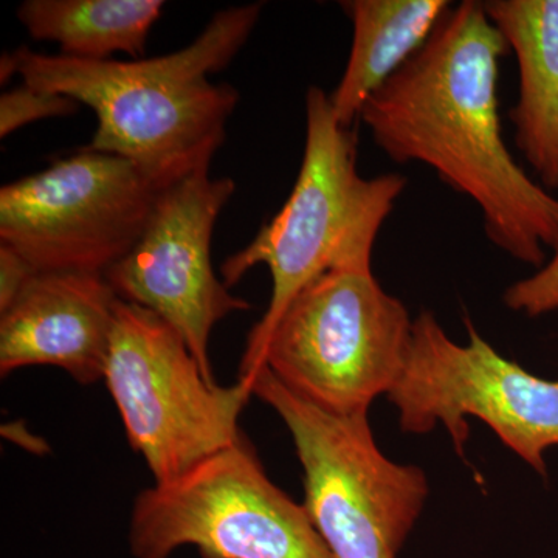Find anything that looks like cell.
<instances>
[{
  "label": "cell",
  "instance_id": "cell-1",
  "mask_svg": "<svg viewBox=\"0 0 558 558\" xmlns=\"http://www.w3.org/2000/svg\"><path fill=\"white\" fill-rule=\"evenodd\" d=\"M509 51L483 2L451 5L425 46L366 101L360 120L388 159L435 171L478 207L492 244L538 270L558 247V197L506 145L498 75Z\"/></svg>",
  "mask_w": 558,
  "mask_h": 558
},
{
  "label": "cell",
  "instance_id": "cell-2",
  "mask_svg": "<svg viewBox=\"0 0 558 558\" xmlns=\"http://www.w3.org/2000/svg\"><path fill=\"white\" fill-rule=\"evenodd\" d=\"M263 3L215 14L185 49L140 60H80L13 51L16 73L33 89L89 106L98 126L86 149L137 165L160 189L209 170L222 146L240 92L209 81L245 46Z\"/></svg>",
  "mask_w": 558,
  "mask_h": 558
},
{
  "label": "cell",
  "instance_id": "cell-3",
  "mask_svg": "<svg viewBox=\"0 0 558 558\" xmlns=\"http://www.w3.org/2000/svg\"><path fill=\"white\" fill-rule=\"evenodd\" d=\"M357 135L333 116L329 94H306L303 161L289 199L247 247L220 266L227 288L258 264L269 267V307L248 333L242 360L252 359L293 296L333 270H371L373 250L409 180L365 178L359 171Z\"/></svg>",
  "mask_w": 558,
  "mask_h": 558
},
{
  "label": "cell",
  "instance_id": "cell-4",
  "mask_svg": "<svg viewBox=\"0 0 558 558\" xmlns=\"http://www.w3.org/2000/svg\"><path fill=\"white\" fill-rule=\"evenodd\" d=\"M414 319L373 270H333L300 290L240 377L267 366L301 399L340 416L369 414L405 366Z\"/></svg>",
  "mask_w": 558,
  "mask_h": 558
},
{
  "label": "cell",
  "instance_id": "cell-5",
  "mask_svg": "<svg viewBox=\"0 0 558 558\" xmlns=\"http://www.w3.org/2000/svg\"><path fill=\"white\" fill-rule=\"evenodd\" d=\"M240 379L288 427L303 468V508L333 558H398L428 498L424 470L385 457L368 414L318 409L267 366Z\"/></svg>",
  "mask_w": 558,
  "mask_h": 558
},
{
  "label": "cell",
  "instance_id": "cell-6",
  "mask_svg": "<svg viewBox=\"0 0 558 558\" xmlns=\"http://www.w3.org/2000/svg\"><path fill=\"white\" fill-rule=\"evenodd\" d=\"M105 381L156 484L186 475L245 438L240 416L252 385L209 380L182 337L138 304H117Z\"/></svg>",
  "mask_w": 558,
  "mask_h": 558
},
{
  "label": "cell",
  "instance_id": "cell-7",
  "mask_svg": "<svg viewBox=\"0 0 558 558\" xmlns=\"http://www.w3.org/2000/svg\"><path fill=\"white\" fill-rule=\"evenodd\" d=\"M333 558L303 505L267 475L247 439L180 478L140 492L131 512L134 558Z\"/></svg>",
  "mask_w": 558,
  "mask_h": 558
},
{
  "label": "cell",
  "instance_id": "cell-8",
  "mask_svg": "<svg viewBox=\"0 0 558 558\" xmlns=\"http://www.w3.org/2000/svg\"><path fill=\"white\" fill-rule=\"evenodd\" d=\"M469 343L459 344L425 311L414 318L405 366L388 398L403 433L425 435L438 425L459 457L469 440L465 417H476L539 475L545 451L558 446V380L542 379L502 357L465 318Z\"/></svg>",
  "mask_w": 558,
  "mask_h": 558
},
{
  "label": "cell",
  "instance_id": "cell-9",
  "mask_svg": "<svg viewBox=\"0 0 558 558\" xmlns=\"http://www.w3.org/2000/svg\"><path fill=\"white\" fill-rule=\"evenodd\" d=\"M137 165L83 148L0 190V242L36 271L105 275L135 247L160 191Z\"/></svg>",
  "mask_w": 558,
  "mask_h": 558
},
{
  "label": "cell",
  "instance_id": "cell-10",
  "mask_svg": "<svg viewBox=\"0 0 558 558\" xmlns=\"http://www.w3.org/2000/svg\"><path fill=\"white\" fill-rule=\"evenodd\" d=\"M234 191L233 179L209 178L208 170L161 190L135 247L105 274L120 300L167 322L213 381L211 330L233 312L250 310L211 264L213 231Z\"/></svg>",
  "mask_w": 558,
  "mask_h": 558
},
{
  "label": "cell",
  "instance_id": "cell-11",
  "mask_svg": "<svg viewBox=\"0 0 558 558\" xmlns=\"http://www.w3.org/2000/svg\"><path fill=\"white\" fill-rule=\"evenodd\" d=\"M119 296L105 275L38 271L0 314V373L64 369L78 384L105 379Z\"/></svg>",
  "mask_w": 558,
  "mask_h": 558
},
{
  "label": "cell",
  "instance_id": "cell-12",
  "mask_svg": "<svg viewBox=\"0 0 558 558\" xmlns=\"http://www.w3.org/2000/svg\"><path fill=\"white\" fill-rule=\"evenodd\" d=\"M488 20L515 54L513 138L546 190H558V0H487Z\"/></svg>",
  "mask_w": 558,
  "mask_h": 558
},
{
  "label": "cell",
  "instance_id": "cell-13",
  "mask_svg": "<svg viewBox=\"0 0 558 558\" xmlns=\"http://www.w3.org/2000/svg\"><path fill=\"white\" fill-rule=\"evenodd\" d=\"M352 24L347 69L332 94L333 116L344 128L360 119L366 101L417 53L453 3L449 0H348Z\"/></svg>",
  "mask_w": 558,
  "mask_h": 558
},
{
  "label": "cell",
  "instance_id": "cell-14",
  "mask_svg": "<svg viewBox=\"0 0 558 558\" xmlns=\"http://www.w3.org/2000/svg\"><path fill=\"white\" fill-rule=\"evenodd\" d=\"M163 7L161 0H25L17 20L33 39L60 44L65 57L140 60Z\"/></svg>",
  "mask_w": 558,
  "mask_h": 558
},
{
  "label": "cell",
  "instance_id": "cell-15",
  "mask_svg": "<svg viewBox=\"0 0 558 558\" xmlns=\"http://www.w3.org/2000/svg\"><path fill=\"white\" fill-rule=\"evenodd\" d=\"M80 102L65 95L33 89L22 84L0 97V137H9L14 131L35 121L73 116Z\"/></svg>",
  "mask_w": 558,
  "mask_h": 558
},
{
  "label": "cell",
  "instance_id": "cell-16",
  "mask_svg": "<svg viewBox=\"0 0 558 558\" xmlns=\"http://www.w3.org/2000/svg\"><path fill=\"white\" fill-rule=\"evenodd\" d=\"M502 301L510 311L531 318L558 311V247L534 275L506 289Z\"/></svg>",
  "mask_w": 558,
  "mask_h": 558
},
{
  "label": "cell",
  "instance_id": "cell-17",
  "mask_svg": "<svg viewBox=\"0 0 558 558\" xmlns=\"http://www.w3.org/2000/svg\"><path fill=\"white\" fill-rule=\"evenodd\" d=\"M36 274L38 271L33 269L32 264L24 256L9 244L0 242V314L9 310L25 284Z\"/></svg>",
  "mask_w": 558,
  "mask_h": 558
}]
</instances>
